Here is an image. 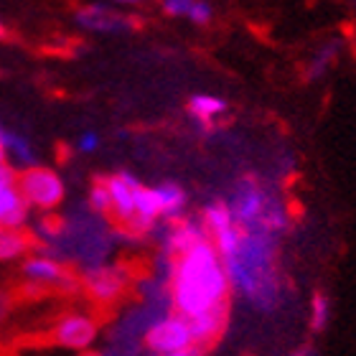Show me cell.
I'll use <instances>...</instances> for the list:
<instances>
[{
    "mask_svg": "<svg viewBox=\"0 0 356 356\" xmlns=\"http://www.w3.org/2000/svg\"><path fill=\"white\" fill-rule=\"evenodd\" d=\"M97 321L87 313H69L64 318H59L54 323L51 336L54 341L64 346V349H74V351H84L89 349L97 339Z\"/></svg>",
    "mask_w": 356,
    "mask_h": 356,
    "instance_id": "obj_6",
    "label": "cell"
},
{
    "mask_svg": "<svg viewBox=\"0 0 356 356\" xmlns=\"http://www.w3.org/2000/svg\"><path fill=\"white\" fill-rule=\"evenodd\" d=\"M209 232L204 227V222H191V219H186V222H178L173 224V229L168 232V239H165V250L171 252V257H178V254H184L186 250H191L196 242L201 239H207Z\"/></svg>",
    "mask_w": 356,
    "mask_h": 356,
    "instance_id": "obj_12",
    "label": "cell"
},
{
    "mask_svg": "<svg viewBox=\"0 0 356 356\" xmlns=\"http://www.w3.org/2000/svg\"><path fill=\"white\" fill-rule=\"evenodd\" d=\"M186 18H191L196 26H204V23L211 21V6H209L207 0H193V6Z\"/></svg>",
    "mask_w": 356,
    "mask_h": 356,
    "instance_id": "obj_22",
    "label": "cell"
},
{
    "mask_svg": "<svg viewBox=\"0 0 356 356\" xmlns=\"http://www.w3.org/2000/svg\"><path fill=\"white\" fill-rule=\"evenodd\" d=\"M76 21L82 29H89V31H102V33H118V31L127 29V18L122 15L112 13L107 8H99V6H92V8H84L76 13Z\"/></svg>",
    "mask_w": 356,
    "mask_h": 356,
    "instance_id": "obj_13",
    "label": "cell"
},
{
    "mask_svg": "<svg viewBox=\"0 0 356 356\" xmlns=\"http://www.w3.org/2000/svg\"><path fill=\"white\" fill-rule=\"evenodd\" d=\"M118 3H122V6H133V3H140V0H118Z\"/></svg>",
    "mask_w": 356,
    "mask_h": 356,
    "instance_id": "obj_28",
    "label": "cell"
},
{
    "mask_svg": "<svg viewBox=\"0 0 356 356\" xmlns=\"http://www.w3.org/2000/svg\"><path fill=\"white\" fill-rule=\"evenodd\" d=\"M97 148H99V135L97 133L79 135V150H82V153H95Z\"/></svg>",
    "mask_w": 356,
    "mask_h": 356,
    "instance_id": "obj_24",
    "label": "cell"
},
{
    "mask_svg": "<svg viewBox=\"0 0 356 356\" xmlns=\"http://www.w3.org/2000/svg\"><path fill=\"white\" fill-rule=\"evenodd\" d=\"M161 216H163V211H161V201H158L156 188L140 186V188H138V199H135V219H133V224L127 227V232H135V234L148 232Z\"/></svg>",
    "mask_w": 356,
    "mask_h": 356,
    "instance_id": "obj_11",
    "label": "cell"
},
{
    "mask_svg": "<svg viewBox=\"0 0 356 356\" xmlns=\"http://www.w3.org/2000/svg\"><path fill=\"white\" fill-rule=\"evenodd\" d=\"M234 224H237V219L232 214L229 201H211V204L204 209V227H207L209 237H214L219 232L229 229Z\"/></svg>",
    "mask_w": 356,
    "mask_h": 356,
    "instance_id": "obj_15",
    "label": "cell"
},
{
    "mask_svg": "<svg viewBox=\"0 0 356 356\" xmlns=\"http://www.w3.org/2000/svg\"><path fill=\"white\" fill-rule=\"evenodd\" d=\"M8 313H10V296H8V293H0V326H3V321L8 318Z\"/></svg>",
    "mask_w": 356,
    "mask_h": 356,
    "instance_id": "obj_26",
    "label": "cell"
},
{
    "mask_svg": "<svg viewBox=\"0 0 356 356\" xmlns=\"http://www.w3.org/2000/svg\"><path fill=\"white\" fill-rule=\"evenodd\" d=\"M104 181H107V188H110L112 222L127 229L135 219V199H138L140 181L133 178L130 173H118V176H110V178H104Z\"/></svg>",
    "mask_w": 356,
    "mask_h": 356,
    "instance_id": "obj_7",
    "label": "cell"
},
{
    "mask_svg": "<svg viewBox=\"0 0 356 356\" xmlns=\"http://www.w3.org/2000/svg\"><path fill=\"white\" fill-rule=\"evenodd\" d=\"M15 181H18V173H15L13 165L0 161V184H15Z\"/></svg>",
    "mask_w": 356,
    "mask_h": 356,
    "instance_id": "obj_25",
    "label": "cell"
},
{
    "mask_svg": "<svg viewBox=\"0 0 356 356\" xmlns=\"http://www.w3.org/2000/svg\"><path fill=\"white\" fill-rule=\"evenodd\" d=\"M158 201H161V211H163L165 219H176L186 207V193L181 186L176 184H161L156 186Z\"/></svg>",
    "mask_w": 356,
    "mask_h": 356,
    "instance_id": "obj_17",
    "label": "cell"
},
{
    "mask_svg": "<svg viewBox=\"0 0 356 356\" xmlns=\"http://www.w3.org/2000/svg\"><path fill=\"white\" fill-rule=\"evenodd\" d=\"M23 275L36 285H64V288H74V280L69 277V273L59 265L56 260L49 257H31L23 262Z\"/></svg>",
    "mask_w": 356,
    "mask_h": 356,
    "instance_id": "obj_10",
    "label": "cell"
},
{
    "mask_svg": "<svg viewBox=\"0 0 356 356\" xmlns=\"http://www.w3.org/2000/svg\"><path fill=\"white\" fill-rule=\"evenodd\" d=\"M143 346H145L150 354H161V356L204 354V349L196 343L191 323H188V318L181 316V313H171V316H163L161 321H156V323L145 331Z\"/></svg>",
    "mask_w": 356,
    "mask_h": 356,
    "instance_id": "obj_4",
    "label": "cell"
},
{
    "mask_svg": "<svg viewBox=\"0 0 356 356\" xmlns=\"http://www.w3.org/2000/svg\"><path fill=\"white\" fill-rule=\"evenodd\" d=\"M191 6H193V0H163V10L168 15H176V18L188 15Z\"/></svg>",
    "mask_w": 356,
    "mask_h": 356,
    "instance_id": "obj_23",
    "label": "cell"
},
{
    "mask_svg": "<svg viewBox=\"0 0 356 356\" xmlns=\"http://www.w3.org/2000/svg\"><path fill=\"white\" fill-rule=\"evenodd\" d=\"M87 296L99 305H112L125 293V275L118 267H99L84 277Z\"/></svg>",
    "mask_w": 356,
    "mask_h": 356,
    "instance_id": "obj_8",
    "label": "cell"
},
{
    "mask_svg": "<svg viewBox=\"0 0 356 356\" xmlns=\"http://www.w3.org/2000/svg\"><path fill=\"white\" fill-rule=\"evenodd\" d=\"M26 219H29V201L23 199L18 181L15 184H0V227L21 229Z\"/></svg>",
    "mask_w": 356,
    "mask_h": 356,
    "instance_id": "obj_9",
    "label": "cell"
},
{
    "mask_svg": "<svg viewBox=\"0 0 356 356\" xmlns=\"http://www.w3.org/2000/svg\"><path fill=\"white\" fill-rule=\"evenodd\" d=\"M89 204L99 214H110V188H107V181H95L92 191H89Z\"/></svg>",
    "mask_w": 356,
    "mask_h": 356,
    "instance_id": "obj_20",
    "label": "cell"
},
{
    "mask_svg": "<svg viewBox=\"0 0 356 356\" xmlns=\"http://www.w3.org/2000/svg\"><path fill=\"white\" fill-rule=\"evenodd\" d=\"M232 214L239 227L280 237L290 227V209L280 193L260 178H242L229 199Z\"/></svg>",
    "mask_w": 356,
    "mask_h": 356,
    "instance_id": "obj_3",
    "label": "cell"
},
{
    "mask_svg": "<svg viewBox=\"0 0 356 356\" xmlns=\"http://www.w3.org/2000/svg\"><path fill=\"white\" fill-rule=\"evenodd\" d=\"M224 110H227V102L211 95H196V97H191V102H188V112H191L199 122H204V125H209L214 118H219Z\"/></svg>",
    "mask_w": 356,
    "mask_h": 356,
    "instance_id": "obj_16",
    "label": "cell"
},
{
    "mask_svg": "<svg viewBox=\"0 0 356 356\" xmlns=\"http://www.w3.org/2000/svg\"><path fill=\"white\" fill-rule=\"evenodd\" d=\"M328 321H331V300L326 293H316L311 298V308H308V326L311 331L321 334V331H326Z\"/></svg>",
    "mask_w": 356,
    "mask_h": 356,
    "instance_id": "obj_19",
    "label": "cell"
},
{
    "mask_svg": "<svg viewBox=\"0 0 356 356\" xmlns=\"http://www.w3.org/2000/svg\"><path fill=\"white\" fill-rule=\"evenodd\" d=\"M0 36H6V29H3V21H0Z\"/></svg>",
    "mask_w": 356,
    "mask_h": 356,
    "instance_id": "obj_29",
    "label": "cell"
},
{
    "mask_svg": "<svg viewBox=\"0 0 356 356\" xmlns=\"http://www.w3.org/2000/svg\"><path fill=\"white\" fill-rule=\"evenodd\" d=\"M232 280L211 237L173 257L171 300L176 313L196 318L209 311L229 308Z\"/></svg>",
    "mask_w": 356,
    "mask_h": 356,
    "instance_id": "obj_1",
    "label": "cell"
},
{
    "mask_svg": "<svg viewBox=\"0 0 356 356\" xmlns=\"http://www.w3.org/2000/svg\"><path fill=\"white\" fill-rule=\"evenodd\" d=\"M341 41H328V44H323L321 49H316V54L311 56V61L305 64V76L308 79H321V76H326L331 69H334V64L339 61V56H341Z\"/></svg>",
    "mask_w": 356,
    "mask_h": 356,
    "instance_id": "obj_14",
    "label": "cell"
},
{
    "mask_svg": "<svg viewBox=\"0 0 356 356\" xmlns=\"http://www.w3.org/2000/svg\"><path fill=\"white\" fill-rule=\"evenodd\" d=\"M31 239L21 229H6L0 227V262L15 260L29 250Z\"/></svg>",
    "mask_w": 356,
    "mask_h": 356,
    "instance_id": "obj_18",
    "label": "cell"
},
{
    "mask_svg": "<svg viewBox=\"0 0 356 356\" xmlns=\"http://www.w3.org/2000/svg\"><path fill=\"white\" fill-rule=\"evenodd\" d=\"M6 143H8V153H15L21 163H31V148H29V143L23 140V138L6 135Z\"/></svg>",
    "mask_w": 356,
    "mask_h": 356,
    "instance_id": "obj_21",
    "label": "cell"
},
{
    "mask_svg": "<svg viewBox=\"0 0 356 356\" xmlns=\"http://www.w3.org/2000/svg\"><path fill=\"white\" fill-rule=\"evenodd\" d=\"M8 156V143H6V133H0V161H6Z\"/></svg>",
    "mask_w": 356,
    "mask_h": 356,
    "instance_id": "obj_27",
    "label": "cell"
},
{
    "mask_svg": "<svg viewBox=\"0 0 356 356\" xmlns=\"http://www.w3.org/2000/svg\"><path fill=\"white\" fill-rule=\"evenodd\" d=\"M232 285L262 311L280 303V267H277V237L242 227L237 245L222 257Z\"/></svg>",
    "mask_w": 356,
    "mask_h": 356,
    "instance_id": "obj_2",
    "label": "cell"
},
{
    "mask_svg": "<svg viewBox=\"0 0 356 356\" xmlns=\"http://www.w3.org/2000/svg\"><path fill=\"white\" fill-rule=\"evenodd\" d=\"M18 188L23 199L29 201V207L41 211H51L64 201V181L51 168H41V165L26 168L23 173H18Z\"/></svg>",
    "mask_w": 356,
    "mask_h": 356,
    "instance_id": "obj_5",
    "label": "cell"
},
{
    "mask_svg": "<svg viewBox=\"0 0 356 356\" xmlns=\"http://www.w3.org/2000/svg\"><path fill=\"white\" fill-rule=\"evenodd\" d=\"M351 3H354V6H356V0H351Z\"/></svg>",
    "mask_w": 356,
    "mask_h": 356,
    "instance_id": "obj_30",
    "label": "cell"
}]
</instances>
